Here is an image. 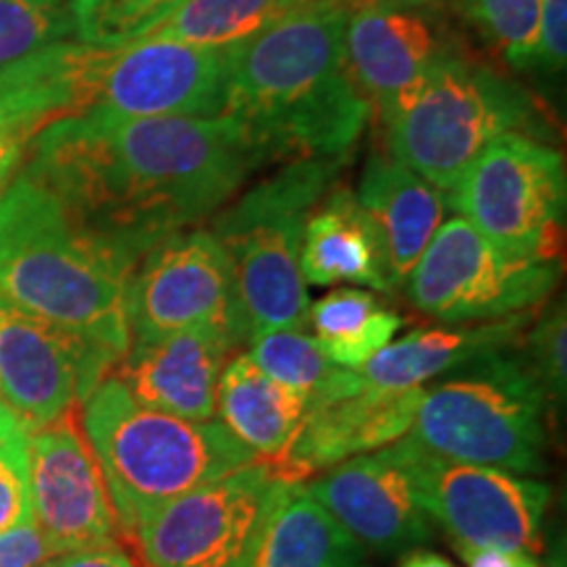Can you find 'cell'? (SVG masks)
<instances>
[{"instance_id":"e575fe53","label":"cell","mask_w":567,"mask_h":567,"mask_svg":"<svg viewBox=\"0 0 567 567\" xmlns=\"http://www.w3.org/2000/svg\"><path fill=\"white\" fill-rule=\"evenodd\" d=\"M565 53H567V0H542L534 63L557 71L565 66Z\"/></svg>"},{"instance_id":"277c9868","label":"cell","mask_w":567,"mask_h":567,"mask_svg":"<svg viewBox=\"0 0 567 567\" xmlns=\"http://www.w3.org/2000/svg\"><path fill=\"white\" fill-rule=\"evenodd\" d=\"M80 421L126 536L179 496L258 460L224 423L145 408L113 373L84 396Z\"/></svg>"},{"instance_id":"3957f363","label":"cell","mask_w":567,"mask_h":567,"mask_svg":"<svg viewBox=\"0 0 567 567\" xmlns=\"http://www.w3.org/2000/svg\"><path fill=\"white\" fill-rule=\"evenodd\" d=\"M134 264L92 234L51 189L17 174L0 195V297L74 331L118 360L130 350L124 316Z\"/></svg>"},{"instance_id":"5bb4252c","label":"cell","mask_w":567,"mask_h":567,"mask_svg":"<svg viewBox=\"0 0 567 567\" xmlns=\"http://www.w3.org/2000/svg\"><path fill=\"white\" fill-rule=\"evenodd\" d=\"M116 363L90 339L0 297V400L27 434L82 405Z\"/></svg>"},{"instance_id":"8fae6325","label":"cell","mask_w":567,"mask_h":567,"mask_svg":"<svg viewBox=\"0 0 567 567\" xmlns=\"http://www.w3.org/2000/svg\"><path fill=\"white\" fill-rule=\"evenodd\" d=\"M124 316L132 344L203 326L250 342L229 255L205 229L168 234L142 255L126 279Z\"/></svg>"},{"instance_id":"484cf974","label":"cell","mask_w":567,"mask_h":567,"mask_svg":"<svg viewBox=\"0 0 567 567\" xmlns=\"http://www.w3.org/2000/svg\"><path fill=\"white\" fill-rule=\"evenodd\" d=\"M313 339L331 363L360 368L402 329V318L386 310L368 289L342 287L308 308Z\"/></svg>"},{"instance_id":"60d3db41","label":"cell","mask_w":567,"mask_h":567,"mask_svg":"<svg viewBox=\"0 0 567 567\" xmlns=\"http://www.w3.org/2000/svg\"><path fill=\"white\" fill-rule=\"evenodd\" d=\"M0 408H3V400H0Z\"/></svg>"},{"instance_id":"44dd1931","label":"cell","mask_w":567,"mask_h":567,"mask_svg":"<svg viewBox=\"0 0 567 567\" xmlns=\"http://www.w3.org/2000/svg\"><path fill=\"white\" fill-rule=\"evenodd\" d=\"M76 113L71 42H51L0 69V195L24 166L34 137Z\"/></svg>"},{"instance_id":"603a6c76","label":"cell","mask_w":567,"mask_h":567,"mask_svg":"<svg viewBox=\"0 0 567 567\" xmlns=\"http://www.w3.org/2000/svg\"><path fill=\"white\" fill-rule=\"evenodd\" d=\"M245 567H365V551L305 484L281 481Z\"/></svg>"},{"instance_id":"ab89813d","label":"cell","mask_w":567,"mask_h":567,"mask_svg":"<svg viewBox=\"0 0 567 567\" xmlns=\"http://www.w3.org/2000/svg\"><path fill=\"white\" fill-rule=\"evenodd\" d=\"M300 3H313V0H300Z\"/></svg>"},{"instance_id":"f1b7e54d","label":"cell","mask_w":567,"mask_h":567,"mask_svg":"<svg viewBox=\"0 0 567 567\" xmlns=\"http://www.w3.org/2000/svg\"><path fill=\"white\" fill-rule=\"evenodd\" d=\"M187 0H69L71 38L116 48L147 38Z\"/></svg>"},{"instance_id":"836d02e7","label":"cell","mask_w":567,"mask_h":567,"mask_svg":"<svg viewBox=\"0 0 567 567\" xmlns=\"http://www.w3.org/2000/svg\"><path fill=\"white\" fill-rule=\"evenodd\" d=\"M59 557L34 517L0 534V567H42Z\"/></svg>"},{"instance_id":"83f0119b","label":"cell","mask_w":567,"mask_h":567,"mask_svg":"<svg viewBox=\"0 0 567 567\" xmlns=\"http://www.w3.org/2000/svg\"><path fill=\"white\" fill-rule=\"evenodd\" d=\"M300 6V0H187L142 40L231 48Z\"/></svg>"},{"instance_id":"4dcf8cb0","label":"cell","mask_w":567,"mask_h":567,"mask_svg":"<svg viewBox=\"0 0 567 567\" xmlns=\"http://www.w3.org/2000/svg\"><path fill=\"white\" fill-rule=\"evenodd\" d=\"M467 17L513 66L536 59L542 0H463Z\"/></svg>"},{"instance_id":"30bf717a","label":"cell","mask_w":567,"mask_h":567,"mask_svg":"<svg viewBox=\"0 0 567 567\" xmlns=\"http://www.w3.org/2000/svg\"><path fill=\"white\" fill-rule=\"evenodd\" d=\"M557 279L555 264L513 258L457 216L442 221L405 284L415 308L436 321L486 323L526 316Z\"/></svg>"},{"instance_id":"7c38bea8","label":"cell","mask_w":567,"mask_h":567,"mask_svg":"<svg viewBox=\"0 0 567 567\" xmlns=\"http://www.w3.org/2000/svg\"><path fill=\"white\" fill-rule=\"evenodd\" d=\"M279 484L255 460L174 499L132 538L147 567H245Z\"/></svg>"},{"instance_id":"d6986e66","label":"cell","mask_w":567,"mask_h":567,"mask_svg":"<svg viewBox=\"0 0 567 567\" xmlns=\"http://www.w3.org/2000/svg\"><path fill=\"white\" fill-rule=\"evenodd\" d=\"M239 347L226 331L203 326L130 344L111 373L145 408L187 421H216L218 381Z\"/></svg>"},{"instance_id":"5b68a950","label":"cell","mask_w":567,"mask_h":567,"mask_svg":"<svg viewBox=\"0 0 567 567\" xmlns=\"http://www.w3.org/2000/svg\"><path fill=\"white\" fill-rule=\"evenodd\" d=\"M339 166L342 158L287 161L218 210L213 237L231 260L250 339L308 326V284L300 268L305 221L334 187Z\"/></svg>"},{"instance_id":"f35d334b","label":"cell","mask_w":567,"mask_h":567,"mask_svg":"<svg viewBox=\"0 0 567 567\" xmlns=\"http://www.w3.org/2000/svg\"><path fill=\"white\" fill-rule=\"evenodd\" d=\"M544 567H567V549H565V538H559L555 547L549 549V557Z\"/></svg>"},{"instance_id":"1f68e13d","label":"cell","mask_w":567,"mask_h":567,"mask_svg":"<svg viewBox=\"0 0 567 567\" xmlns=\"http://www.w3.org/2000/svg\"><path fill=\"white\" fill-rule=\"evenodd\" d=\"M32 517L30 434L0 408V534Z\"/></svg>"},{"instance_id":"9a60e30c","label":"cell","mask_w":567,"mask_h":567,"mask_svg":"<svg viewBox=\"0 0 567 567\" xmlns=\"http://www.w3.org/2000/svg\"><path fill=\"white\" fill-rule=\"evenodd\" d=\"M32 517L61 555L109 547L122 536L80 405L30 434Z\"/></svg>"},{"instance_id":"52a82bcc","label":"cell","mask_w":567,"mask_h":567,"mask_svg":"<svg viewBox=\"0 0 567 567\" xmlns=\"http://www.w3.org/2000/svg\"><path fill=\"white\" fill-rule=\"evenodd\" d=\"M381 122L392 158L446 200L488 142L534 126V101L496 71L452 51Z\"/></svg>"},{"instance_id":"d4e9b609","label":"cell","mask_w":567,"mask_h":567,"mask_svg":"<svg viewBox=\"0 0 567 567\" xmlns=\"http://www.w3.org/2000/svg\"><path fill=\"white\" fill-rule=\"evenodd\" d=\"M305 400L260 371L247 354H234L218 381L216 421L260 463H276L297 434Z\"/></svg>"},{"instance_id":"7a4b0ae2","label":"cell","mask_w":567,"mask_h":567,"mask_svg":"<svg viewBox=\"0 0 567 567\" xmlns=\"http://www.w3.org/2000/svg\"><path fill=\"white\" fill-rule=\"evenodd\" d=\"M344 0L300 3L229 48L224 116L237 118L268 161L342 158L373 109L344 55Z\"/></svg>"},{"instance_id":"7402d4cb","label":"cell","mask_w":567,"mask_h":567,"mask_svg":"<svg viewBox=\"0 0 567 567\" xmlns=\"http://www.w3.org/2000/svg\"><path fill=\"white\" fill-rule=\"evenodd\" d=\"M526 316L457 326V329L410 331L408 337L392 339L365 365L354 368V373L363 384L381 389L423 386L425 381L455 373L486 354L507 350L526 323Z\"/></svg>"},{"instance_id":"ffe728a7","label":"cell","mask_w":567,"mask_h":567,"mask_svg":"<svg viewBox=\"0 0 567 567\" xmlns=\"http://www.w3.org/2000/svg\"><path fill=\"white\" fill-rule=\"evenodd\" d=\"M354 197L379 239L389 289L400 287L444 221V195L400 161L373 155Z\"/></svg>"},{"instance_id":"f546056e","label":"cell","mask_w":567,"mask_h":567,"mask_svg":"<svg viewBox=\"0 0 567 567\" xmlns=\"http://www.w3.org/2000/svg\"><path fill=\"white\" fill-rule=\"evenodd\" d=\"M66 38L71 17L63 0H0V69Z\"/></svg>"},{"instance_id":"cb8c5ba5","label":"cell","mask_w":567,"mask_h":567,"mask_svg":"<svg viewBox=\"0 0 567 567\" xmlns=\"http://www.w3.org/2000/svg\"><path fill=\"white\" fill-rule=\"evenodd\" d=\"M300 268L305 284L331 287L347 281L389 292L375 231L358 197L344 187H331L305 221Z\"/></svg>"},{"instance_id":"6da1fadb","label":"cell","mask_w":567,"mask_h":567,"mask_svg":"<svg viewBox=\"0 0 567 567\" xmlns=\"http://www.w3.org/2000/svg\"><path fill=\"white\" fill-rule=\"evenodd\" d=\"M266 163L237 118H124L87 111L45 126L24 166L134 266L168 234L221 210Z\"/></svg>"},{"instance_id":"4316f807","label":"cell","mask_w":567,"mask_h":567,"mask_svg":"<svg viewBox=\"0 0 567 567\" xmlns=\"http://www.w3.org/2000/svg\"><path fill=\"white\" fill-rule=\"evenodd\" d=\"M247 358L289 392L300 394L305 405L350 394L363 386L352 368L331 363L316 339L305 334L302 329H276L252 337Z\"/></svg>"},{"instance_id":"2e32d148","label":"cell","mask_w":567,"mask_h":567,"mask_svg":"<svg viewBox=\"0 0 567 567\" xmlns=\"http://www.w3.org/2000/svg\"><path fill=\"white\" fill-rule=\"evenodd\" d=\"M305 488L363 549L392 555L429 538L410 436L344 460Z\"/></svg>"},{"instance_id":"d590c367","label":"cell","mask_w":567,"mask_h":567,"mask_svg":"<svg viewBox=\"0 0 567 567\" xmlns=\"http://www.w3.org/2000/svg\"><path fill=\"white\" fill-rule=\"evenodd\" d=\"M48 567H137V565L132 563V557L126 555L124 549H118L116 544H109V547L69 551V555L51 559Z\"/></svg>"},{"instance_id":"8d00e7d4","label":"cell","mask_w":567,"mask_h":567,"mask_svg":"<svg viewBox=\"0 0 567 567\" xmlns=\"http://www.w3.org/2000/svg\"><path fill=\"white\" fill-rule=\"evenodd\" d=\"M465 557L467 567H542L536 555L520 549H496V547H481V549H460Z\"/></svg>"},{"instance_id":"8992f818","label":"cell","mask_w":567,"mask_h":567,"mask_svg":"<svg viewBox=\"0 0 567 567\" xmlns=\"http://www.w3.org/2000/svg\"><path fill=\"white\" fill-rule=\"evenodd\" d=\"M547 402L530 368L502 350L423 392L408 436L452 463L534 476L544 471Z\"/></svg>"},{"instance_id":"9c48e42d","label":"cell","mask_w":567,"mask_h":567,"mask_svg":"<svg viewBox=\"0 0 567 567\" xmlns=\"http://www.w3.org/2000/svg\"><path fill=\"white\" fill-rule=\"evenodd\" d=\"M229 48L137 40L97 48L76 42L80 113L124 118H213L224 113Z\"/></svg>"},{"instance_id":"e0dca14e","label":"cell","mask_w":567,"mask_h":567,"mask_svg":"<svg viewBox=\"0 0 567 567\" xmlns=\"http://www.w3.org/2000/svg\"><path fill=\"white\" fill-rule=\"evenodd\" d=\"M452 51L434 0H363L347 13V69L379 118Z\"/></svg>"},{"instance_id":"b9f144b4","label":"cell","mask_w":567,"mask_h":567,"mask_svg":"<svg viewBox=\"0 0 567 567\" xmlns=\"http://www.w3.org/2000/svg\"><path fill=\"white\" fill-rule=\"evenodd\" d=\"M42 567H48V565H42Z\"/></svg>"},{"instance_id":"ba28073f","label":"cell","mask_w":567,"mask_h":567,"mask_svg":"<svg viewBox=\"0 0 567 567\" xmlns=\"http://www.w3.org/2000/svg\"><path fill=\"white\" fill-rule=\"evenodd\" d=\"M565 161L523 132L488 142L446 203L502 252L555 264L565 221Z\"/></svg>"},{"instance_id":"74e56055","label":"cell","mask_w":567,"mask_h":567,"mask_svg":"<svg viewBox=\"0 0 567 567\" xmlns=\"http://www.w3.org/2000/svg\"><path fill=\"white\" fill-rule=\"evenodd\" d=\"M400 567H455V565H452L446 557L436 555V551L415 549V551H408V555L402 557Z\"/></svg>"},{"instance_id":"d6a6232c","label":"cell","mask_w":567,"mask_h":567,"mask_svg":"<svg viewBox=\"0 0 567 567\" xmlns=\"http://www.w3.org/2000/svg\"><path fill=\"white\" fill-rule=\"evenodd\" d=\"M567 323H565V305L551 308L547 316L538 321L534 334L528 339L530 347V373L542 384L551 402H565L567 392Z\"/></svg>"},{"instance_id":"ac0fdd59","label":"cell","mask_w":567,"mask_h":567,"mask_svg":"<svg viewBox=\"0 0 567 567\" xmlns=\"http://www.w3.org/2000/svg\"><path fill=\"white\" fill-rule=\"evenodd\" d=\"M425 389H381L363 384L350 394L305 408L287 452L266 463L284 484H305L344 460L394 444L413 429Z\"/></svg>"},{"instance_id":"4fadbf2b","label":"cell","mask_w":567,"mask_h":567,"mask_svg":"<svg viewBox=\"0 0 567 567\" xmlns=\"http://www.w3.org/2000/svg\"><path fill=\"white\" fill-rule=\"evenodd\" d=\"M415 471L429 520H436L457 549H520L536 555L551 488L542 481L486 465L431 455L415 442Z\"/></svg>"}]
</instances>
